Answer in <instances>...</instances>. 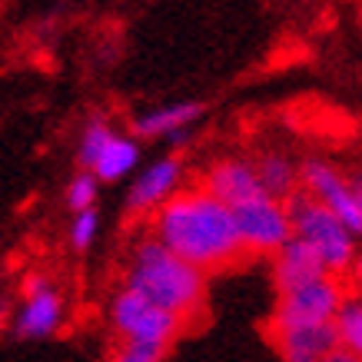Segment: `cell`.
Listing matches in <instances>:
<instances>
[{"instance_id": "e0dca14e", "label": "cell", "mask_w": 362, "mask_h": 362, "mask_svg": "<svg viewBox=\"0 0 362 362\" xmlns=\"http://www.w3.org/2000/svg\"><path fill=\"white\" fill-rule=\"evenodd\" d=\"M166 356V346H156V342H143V339H123L117 359L123 362H160Z\"/></svg>"}, {"instance_id": "d6986e66", "label": "cell", "mask_w": 362, "mask_h": 362, "mask_svg": "<svg viewBox=\"0 0 362 362\" xmlns=\"http://www.w3.org/2000/svg\"><path fill=\"white\" fill-rule=\"evenodd\" d=\"M113 133L107 130V127H103V123H93V127H90L87 130V136H83V146H80V163L87 166H93V160H97V153L100 150H103V143L110 140Z\"/></svg>"}, {"instance_id": "4fadbf2b", "label": "cell", "mask_w": 362, "mask_h": 362, "mask_svg": "<svg viewBox=\"0 0 362 362\" xmlns=\"http://www.w3.org/2000/svg\"><path fill=\"white\" fill-rule=\"evenodd\" d=\"M136 156H140V150H136V143L127 140V136H110V140L103 143V150L97 153V160H93V176L97 180H107V183H113V180H120V176H127L136 166Z\"/></svg>"}, {"instance_id": "7c38bea8", "label": "cell", "mask_w": 362, "mask_h": 362, "mask_svg": "<svg viewBox=\"0 0 362 362\" xmlns=\"http://www.w3.org/2000/svg\"><path fill=\"white\" fill-rule=\"evenodd\" d=\"M176 180H180V163H176V160H160V163H153L140 180H136L133 197H130V209L160 206V203L176 189Z\"/></svg>"}, {"instance_id": "44dd1931", "label": "cell", "mask_w": 362, "mask_h": 362, "mask_svg": "<svg viewBox=\"0 0 362 362\" xmlns=\"http://www.w3.org/2000/svg\"><path fill=\"white\" fill-rule=\"evenodd\" d=\"M40 289H47V279H44V276H30V279H27V286H23V293H27V296L40 293Z\"/></svg>"}, {"instance_id": "30bf717a", "label": "cell", "mask_w": 362, "mask_h": 362, "mask_svg": "<svg viewBox=\"0 0 362 362\" xmlns=\"http://www.w3.org/2000/svg\"><path fill=\"white\" fill-rule=\"evenodd\" d=\"M206 193H213L220 203H226L233 209L252 197H263L266 189L259 183V176H256V166L230 160V163L213 166L206 173Z\"/></svg>"}, {"instance_id": "52a82bcc", "label": "cell", "mask_w": 362, "mask_h": 362, "mask_svg": "<svg viewBox=\"0 0 362 362\" xmlns=\"http://www.w3.org/2000/svg\"><path fill=\"white\" fill-rule=\"evenodd\" d=\"M303 187H306L309 197H316L322 206L336 213L342 220V226L359 236L362 233V197H359V187H352L349 180H342L329 163H313L303 166Z\"/></svg>"}, {"instance_id": "9a60e30c", "label": "cell", "mask_w": 362, "mask_h": 362, "mask_svg": "<svg viewBox=\"0 0 362 362\" xmlns=\"http://www.w3.org/2000/svg\"><path fill=\"white\" fill-rule=\"evenodd\" d=\"M256 176H259L266 193L276 199H286L299 187V170L289 160H283V156H266L263 163L256 166Z\"/></svg>"}, {"instance_id": "5b68a950", "label": "cell", "mask_w": 362, "mask_h": 362, "mask_svg": "<svg viewBox=\"0 0 362 362\" xmlns=\"http://www.w3.org/2000/svg\"><path fill=\"white\" fill-rule=\"evenodd\" d=\"M233 223H236V233H240L243 252H276L293 236L283 199L269 197V193L233 206Z\"/></svg>"}, {"instance_id": "7402d4cb", "label": "cell", "mask_w": 362, "mask_h": 362, "mask_svg": "<svg viewBox=\"0 0 362 362\" xmlns=\"http://www.w3.org/2000/svg\"><path fill=\"white\" fill-rule=\"evenodd\" d=\"M0 326H4V303H0Z\"/></svg>"}, {"instance_id": "3957f363", "label": "cell", "mask_w": 362, "mask_h": 362, "mask_svg": "<svg viewBox=\"0 0 362 362\" xmlns=\"http://www.w3.org/2000/svg\"><path fill=\"white\" fill-rule=\"evenodd\" d=\"M283 206L289 216V226H293V236L309 243L332 276L349 273L356 263V246H352V233L342 226L339 216L329 213L316 197H309L299 187L283 199Z\"/></svg>"}, {"instance_id": "8992f818", "label": "cell", "mask_w": 362, "mask_h": 362, "mask_svg": "<svg viewBox=\"0 0 362 362\" xmlns=\"http://www.w3.org/2000/svg\"><path fill=\"white\" fill-rule=\"evenodd\" d=\"M346 289L332 273L319 276L313 283H303L296 289L283 293V303L273 316V329L279 326H296V322H319V319H332L339 309Z\"/></svg>"}, {"instance_id": "ba28073f", "label": "cell", "mask_w": 362, "mask_h": 362, "mask_svg": "<svg viewBox=\"0 0 362 362\" xmlns=\"http://www.w3.org/2000/svg\"><path fill=\"white\" fill-rule=\"evenodd\" d=\"M273 342L279 356L289 362H322L339 346V336H336L332 319H319V322L279 326V329H273Z\"/></svg>"}, {"instance_id": "7a4b0ae2", "label": "cell", "mask_w": 362, "mask_h": 362, "mask_svg": "<svg viewBox=\"0 0 362 362\" xmlns=\"http://www.w3.org/2000/svg\"><path fill=\"white\" fill-rule=\"evenodd\" d=\"M127 289L140 293L153 306H163L170 313H176V316L189 319L203 303L206 276H203L199 266L180 259L176 252H170L153 236V240L143 243L140 252H136V263H133Z\"/></svg>"}, {"instance_id": "6da1fadb", "label": "cell", "mask_w": 362, "mask_h": 362, "mask_svg": "<svg viewBox=\"0 0 362 362\" xmlns=\"http://www.w3.org/2000/svg\"><path fill=\"white\" fill-rule=\"evenodd\" d=\"M153 236L180 259L206 269H223L243 256V243L233 223V209L226 203L199 189V193H180L160 203Z\"/></svg>"}, {"instance_id": "8fae6325", "label": "cell", "mask_w": 362, "mask_h": 362, "mask_svg": "<svg viewBox=\"0 0 362 362\" xmlns=\"http://www.w3.org/2000/svg\"><path fill=\"white\" fill-rule=\"evenodd\" d=\"M60 299H57V293L47 286V289H40V293H33V296H27V306H23L21 319H17V336H23V339H44V336H50V332L60 326Z\"/></svg>"}, {"instance_id": "2e32d148", "label": "cell", "mask_w": 362, "mask_h": 362, "mask_svg": "<svg viewBox=\"0 0 362 362\" xmlns=\"http://www.w3.org/2000/svg\"><path fill=\"white\" fill-rule=\"evenodd\" d=\"M332 322H336V336H339V346H346L349 352L359 356L362 352V306L356 296H342L339 309L332 313Z\"/></svg>"}, {"instance_id": "ffe728a7", "label": "cell", "mask_w": 362, "mask_h": 362, "mask_svg": "<svg viewBox=\"0 0 362 362\" xmlns=\"http://www.w3.org/2000/svg\"><path fill=\"white\" fill-rule=\"evenodd\" d=\"M93 236H97V213H93V206L77 209V223H74V233H70L74 246L87 250L90 243H93Z\"/></svg>"}, {"instance_id": "277c9868", "label": "cell", "mask_w": 362, "mask_h": 362, "mask_svg": "<svg viewBox=\"0 0 362 362\" xmlns=\"http://www.w3.org/2000/svg\"><path fill=\"white\" fill-rule=\"evenodd\" d=\"M113 326H117V332L123 339H143V342H156V346H170L180 332L187 329V319L163 306H153L140 293L127 289L113 303Z\"/></svg>"}, {"instance_id": "5bb4252c", "label": "cell", "mask_w": 362, "mask_h": 362, "mask_svg": "<svg viewBox=\"0 0 362 362\" xmlns=\"http://www.w3.org/2000/svg\"><path fill=\"white\" fill-rule=\"evenodd\" d=\"M203 117V107L199 103H176V107H163V110L143 113L133 120V130L140 136H166V133L180 130V127H189V123Z\"/></svg>"}, {"instance_id": "9c48e42d", "label": "cell", "mask_w": 362, "mask_h": 362, "mask_svg": "<svg viewBox=\"0 0 362 362\" xmlns=\"http://www.w3.org/2000/svg\"><path fill=\"white\" fill-rule=\"evenodd\" d=\"M326 263L319 259V252L303 243L299 236H289V240L276 250V286L279 293H289L303 283H313L319 276H326Z\"/></svg>"}, {"instance_id": "ac0fdd59", "label": "cell", "mask_w": 362, "mask_h": 362, "mask_svg": "<svg viewBox=\"0 0 362 362\" xmlns=\"http://www.w3.org/2000/svg\"><path fill=\"white\" fill-rule=\"evenodd\" d=\"M93 197H97V176H93V170H83V173L70 183L66 199H70L74 209H87V206H93Z\"/></svg>"}]
</instances>
